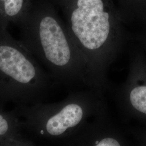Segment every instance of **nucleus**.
I'll use <instances>...</instances> for the list:
<instances>
[{
    "instance_id": "f257e3e1",
    "label": "nucleus",
    "mask_w": 146,
    "mask_h": 146,
    "mask_svg": "<svg viewBox=\"0 0 146 146\" xmlns=\"http://www.w3.org/2000/svg\"><path fill=\"white\" fill-rule=\"evenodd\" d=\"M63 17L68 31L85 58L89 88L104 95L111 84L110 66L131 36L113 0H50Z\"/></svg>"
},
{
    "instance_id": "f03ea898",
    "label": "nucleus",
    "mask_w": 146,
    "mask_h": 146,
    "mask_svg": "<svg viewBox=\"0 0 146 146\" xmlns=\"http://www.w3.org/2000/svg\"><path fill=\"white\" fill-rule=\"evenodd\" d=\"M17 25L21 42L47 69L57 86L72 90L89 89L85 58L50 0L32 1Z\"/></svg>"
},
{
    "instance_id": "7ed1b4c3",
    "label": "nucleus",
    "mask_w": 146,
    "mask_h": 146,
    "mask_svg": "<svg viewBox=\"0 0 146 146\" xmlns=\"http://www.w3.org/2000/svg\"><path fill=\"white\" fill-rule=\"evenodd\" d=\"M14 110L34 140L60 144L89 120L108 113L104 96L89 89L72 90L58 102L16 106Z\"/></svg>"
},
{
    "instance_id": "20e7f679",
    "label": "nucleus",
    "mask_w": 146,
    "mask_h": 146,
    "mask_svg": "<svg viewBox=\"0 0 146 146\" xmlns=\"http://www.w3.org/2000/svg\"><path fill=\"white\" fill-rule=\"evenodd\" d=\"M56 86L21 41L0 28V108L43 102Z\"/></svg>"
},
{
    "instance_id": "39448f33",
    "label": "nucleus",
    "mask_w": 146,
    "mask_h": 146,
    "mask_svg": "<svg viewBox=\"0 0 146 146\" xmlns=\"http://www.w3.org/2000/svg\"><path fill=\"white\" fill-rule=\"evenodd\" d=\"M109 93L125 123L135 121L146 125V56L142 49H129L127 77L120 84H111Z\"/></svg>"
},
{
    "instance_id": "423d86ee",
    "label": "nucleus",
    "mask_w": 146,
    "mask_h": 146,
    "mask_svg": "<svg viewBox=\"0 0 146 146\" xmlns=\"http://www.w3.org/2000/svg\"><path fill=\"white\" fill-rule=\"evenodd\" d=\"M134 143L129 138L124 127L114 122L107 113L88 121L61 144L74 146H128Z\"/></svg>"
},
{
    "instance_id": "0eeeda50",
    "label": "nucleus",
    "mask_w": 146,
    "mask_h": 146,
    "mask_svg": "<svg viewBox=\"0 0 146 146\" xmlns=\"http://www.w3.org/2000/svg\"><path fill=\"white\" fill-rule=\"evenodd\" d=\"M26 131L21 118L14 110L4 111L0 110V146L36 145Z\"/></svg>"
},
{
    "instance_id": "6e6552de",
    "label": "nucleus",
    "mask_w": 146,
    "mask_h": 146,
    "mask_svg": "<svg viewBox=\"0 0 146 146\" xmlns=\"http://www.w3.org/2000/svg\"><path fill=\"white\" fill-rule=\"evenodd\" d=\"M32 0H0V28L17 25L29 9Z\"/></svg>"
},
{
    "instance_id": "1a4fd4ad",
    "label": "nucleus",
    "mask_w": 146,
    "mask_h": 146,
    "mask_svg": "<svg viewBox=\"0 0 146 146\" xmlns=\"http://www.w3.org/2000/svg\"><path fill=\"white\" fill-rule=\"evenodd\" d=\"M125 25L131 23L134 20L136 2L140 0H113Z\"/></svg>"
},
{
    "instance_id": "9d476101",
    "label": "nucleus",
    "mask_w": 146,
    "mask_h": 146,
    "mask_svg": "<svg viewBox=\"0 0 146 146\" xmlns=\"http://www.w3.org/2000/svg\"><path fill=\"white\" fill-rule=\"evenodd\" d=\"M124 128L128 135L134 140L135 144L146 146V125H125Z\"/></svg>"
},
{
    "instance_id": "9b49d317",
    "label": "nucleus",
    "mask_w": 146,
    "mask_h": 146,
    "mask_svg": "<svg viewBox=\"0 0 146 146\" xmlns=\"http://www.w3.org/2000/svg\"><path fill=\"white\" fill-rule=\"evenodd\" d=\"M136 38L140 43L141 46L142 47V50L146 56V33L141 35H139L136 36Z\"/></svg>"
}]
</instances>
